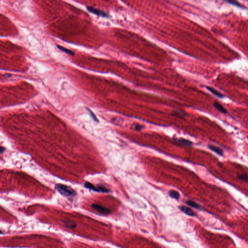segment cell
I'll return each instance as SVG.
<instances>
[{"label":"cell","instance_id":"8fae6325","mask_svg":"<svg viewBox=\"0 0 248 248\" xmlns=\"http://www.w3.org/2000/svg\"><path fill=\"white\" fill-rule=\"evenodd\" d=\"M186 203L188 204V205H189L191 206H192L194 208H197V209H200L201 208V206H200L199 205H198L197 203H195V202L193 201H191V200H188L187 202H186Z\"/></svg>","mask_w":248,"mask_h":248},{"label":"cell","instance_id":"8992f818","mask_svg":"<svg viewBox=\"0 0 248 248\" xmlns=\"http://www.w3.org/2000/svg\"><path fill=\"white\" fill-rule=\"evenodd\" d=\"M208 148L212 150L213 152L216 153L217 154L220 156H223V151L222 149L220 148V147L216 146L214 145H209L208 146Z\"/></svg>","mask_w":248,"mask_h":248},{"label":"cell","instance_id":"52a82bcc","mask_svg":"<svg viewBox=\"0 0 248 248\" xmlns=\"http://www.w3.org/2000/svg\"><path fill=\"white\" fill-rule=\"evenodd\" d=\"M214 106L216 109L217 110L220 111V112L223 114H226L227 113V110L225 108H224L222 105H221L220 103L218 102H215L214 103Z\"/></svg>","mask_w":248,"mask_h":248},{"label":"cell","instance_id":"e0dca14e","mask_svg":"<svg viewBox=\"0 0 248 248\" xmlns=\"http://www.w3.org/2000/svg\"><path fill=\"white\" fill-rule=\"evenodd\" d=\"M89 110V112H90V114H91V116H92L93 118V119H94L95 120L97 121V119H96V116H95V115H94V114L92 112H91V110Z\"/></svg>","mask_w":248,"mask_h":248},{"label":"cell","instance_id":"ba28073f","mask_svg":"<svg viewBox=\"0 0 248 248\" xmlns=\"http://www.w3.org/2000/svg\"><path fill=\"white\" fill-rule=\"evenodd\" d=\"M206 88L207 89L211 92L213 93L214 95H215V96H217L219 97L223 98V97H224V96H223V94H221L219 92V91H218L216 90H215V89L211 88V87H206Z\"/></svg>","mask_w":248,"mask_h":248},{"label":"cell","instance_id":"30bf717a","mask_svg":"<svg viewBox=\"0 0 248 248\" xmlns=\"http://www.w3.org/2000/svg\"><path fill=\"white\" fill-rule=\"evenodd\" d=\"M57 48L59 49V50H61V51H63V52H64L65 53H67L68 54H69L70 55H74V53L72 51H71L70 50H68L67 49H66L65 48H64L63 47L61 46H59V45H57Z\"/></svg>","mask_w":248,"mask_h":248},{"label":"cell","instance_id":"9c48e42d","mask_svg":"<svg viewBox=\"0 0 248 248\" xmlns=\"http://www.w3.org/2000/svg\"><path fill=\"white\" fill-rule=\"evenodd\" d=\"M169 194L171 197L175 199L176 200H178L180 198V194L179 192L178 191H175L174 190H171L169 191Z\"/></svg>","mask_w":248,"mask_h":248},{"label":"cell","instance_id":"3957f363","mask_svg":"<svg viewBox=\"0 0 248 248\" xmlns=\"http://www.w3.org/2000/svg\"><path fill=\"white\" fill-rule=\"evenodd\" d=\"M87 9L91 13H93L94 14L99 16L102 17L104 18H107L109 17L108 14H107L106 12H104L103 11L99 10L98 9H96L94 7H91V6H87Z\"/></svg>","mask_w":248,"mask_h":248},{"label":"cell","instance_id":"5b68a950","mask_svg":"<svg viewBox=\"0 0 248 248\" xmlns=\"http://www.w3.org/2000/svg\"><path fill=\"white\" fill-rule=\"evenodd\" d=\"M179 208L182 211H183V212H184L185 214H186L187 215H188V216H194L195 215L194 212L192 209L188 208V207H186V206H180L179 207Z\"/></svg>","mask_w":248,"mask_h":248},{"label":"cell","instance_id":"7a4b0ae2","mask_svg":"<svg viewBox=\"0 0 248 248\" xmlns=\"http://www.w3.org/2000/svg\"><path fill=\"white\" fill-rule=\"evenodd\" d=\"M84 187L87 188H89L92 190L93 191L97 192H108L109 191V190L103 186H99L97 187H95L94 185L92 184L91 183L88 182H86L84 183Z\"/></svg>","mask_w":248,"mask_h":248},{"label":"cell","instance_id":"7c38bea8","mask_svg":"<svg viewBox=\"0 0 248 248\" xmlns=\"http://www.w3.org/2000/svg\"><path fill=\"white\" fill-rule=\"evenodd\" d=\"M177 140L178 142H181L182 143L184 144V145H186V146H191L192 145V143L191 141L187 140L186 139L180 138L179 139H177Z\"/></svg>","mask_w":248,"mask_h":248},{"label":"cell","instance_id":"5bb4252c","mask_svg":"<svg viewBox=\"0 0 248 248\" xmlns=\"http://www.w3.org/2000/svg\"><path fill=\"white\" fill-rule=\"evenodd\" d=\"M64 225H66V227L72 228H75L76 226L74 223H71L70 221H67L64 222Z\"/></svg>","mask_w":248,"mask_h":248},{"label":"cell","instance_id":"6da1fadb","mask_svg":"<svg viewBox=\"0 0 248 248\" xmlns=\"http://www.w3.org/2000/svg\"><path fill=\"white\" fill-rule=\"evenodd\" d=\"M56 188L61 194L66 196H73L76 193L73 189L67 185L58 184L56 185Z\"/></svg>","mask_w":248,"mask_h":248},{"label":"cell","instance_id":"2e32d148","mask_svg":"<svg viewBox=\"0 0 248 248\" xmlns=\"http://www.w3.org/2000/svg\"><path fill=\"white\" fill-rule=\"evenodd\" d=\"M135 128L136 129H137V130H141V129H142V126H141V125H139V124H137V125L135 126Z\"/></svg>","mask_w":248,"mask_h":248},{"label":"cell","instance_id":"277c9868","mask_svg":"<svg viewBox=\"0 0 248 248\" xmlns=\"http://www.w3.org/2000/svg\"><path fill=\"white\" fill-rule=\"evenodd\" d=\"M93 208L94 209L97 210L98 212L100 213L101 214H102L104 215H107L109 214L110 213V209H108L105 207H103L102 206L99 205L98 204H93L92 205Z\"/></svg>","mask_w":248,"mask_h":248},{"label":"cell","instance_id":"9a60e30c","mask_svg":"<svg viewBox=\"0 0 248 248\" xmlns=\"http://www.w3.org/2000/svg\"><path fill=\"white\" fill-rule=\"evenodd\" d=\"M228 3H230V4H234V5H235L237 6H239V7H241V4L239 3H238V2H237L236 1H227Z\"/></svg>","mask_w":248,"mask_h":248},{"label":"cell","instance_id":"4fadbf2b","mask_svg":"<svg viewBox=\"0 0 248 248\" xmlns=\"http://www.w3.org/2000/svg\"><path fill=\"white\" fill-rule=\"evenodd\" d=\"M238 178L242 181H244L245 182L248 183V174H242L238 176Z\"/></svg>","mask_w":248,"mask_h":248}]
</instances>
